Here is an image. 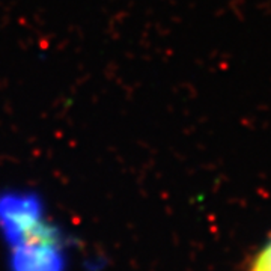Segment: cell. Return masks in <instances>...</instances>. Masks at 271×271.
<instances>
[{
	"mask_svg": "<svg viewBox=\"0 0 271 271\" xmlns=\"http://www.w3.org/2000/svg\"><path fill=\"white\" fill-rule=\"evenodd\" d=\"M252 271H271V241L267 243L256 255L252 264Z\"/></svg>",
	"mask_w": 271,
	"mask_h": 271,
	"instance_id": "obj_3",
	"label": "cell"
},
{
	"mask_svg": "<svg viewBox=\"0 0 271 271\" xmlns=\"http://www.w3.org/2000/svg\"><path fill=\"white\" fill-rule=\"evenodd\" d=\"M12 271H64L65 258L56 229L50 224L39 234L14 246Z\"/></svg>",
	"mask_w": 271,
	"mask_h": 271,
	"instance_id": "obj_2",
	"label": "cell"
},
{
	"mask_svg": "<svg viewBox=\"0 0 271 271\" xmlns=\"http://www.w3.org/2000/svg\"><path fill=\"white\" fill-rule=\"evenodd\" d=\"M44 220L43 203L30 193H6L0 196V229L14 247L41 232Z\"/></svg>",
	"mask_w": 271,
	"mask_h": 271,
	"instance_id": "obj_1",
	"label": "cell"
}]
</instances>
